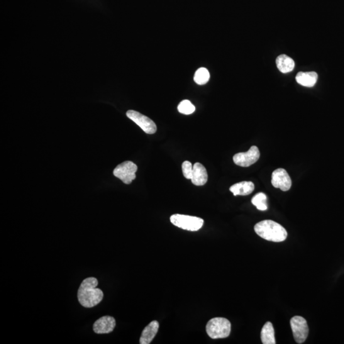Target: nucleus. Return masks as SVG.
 <instances>
[{
	"instance_id": "f257e3e1",
	"label": "nucleus",
	"mask_w": 344,
	"mask_h": 344,
	"mask_svg": "<svg viewBox=\"0 0 344 344\" xmlns=\"http://www.w3.org/2000/svg\"><path fill=\"white\" fill-rule=\"evenodd\" d=\"M99 281L95 277H88L83 280L78 290L77 297L81 306L91 308L103 300L104 292L96 288Z\"/></svg>"
},
{
	"instance_id": "f03ea898",
	"label": "nucleus",
	"mask_w": 344,
	"mask_h": 344,
	"mask_svg": "<svg viewBox=\"0 0 344 344\" xmlns=\"http://www.w3.org/2000/svg\"><path fill=\"white\" fill-rule=\"evenodd\" d=\"M255 231L265 240L281 242L286 239L287 231L280 224L272 220H265L256 224Z\"/></svg>"
},
{
	"instance_id": "7ed1b4c3",
	"label": "nucleus",
	"mask_w": 344,
	"mask_h": 344,
	"mask_svg": "<svg viewBox=\"0 0 344 344\" xmlns=\"http://www.w3.org/2000/svg\"><path fill=\"white\" fill-rule=\"evenodd\" d=\"M206 331L211 338L218 339L228 337L231 332V323L224 318L211 319L206 326Z\"/></svg>"
},
{
	"instance_id": "20e7f679",
	"label": "nucleus",
	"mask_w": 344,
	"mask_h": 344,
	"mask_svg": "<svg viewBox=\"0 0 344 344\" xmlns=\"http://www.w3.org/2000/svg\"><path fill=\"white\" fill-rule=\"evenodd\" d=\"M170 221L174 226L185 230L199 231L204 225V221L197 217L182 214H174L170 217Z\"/></svg>"
},
{
	"instance_id": "39448f33",
	"label": "nucleus",
	"mask_w": 344,
	"mask_h": 344,
	"mask_svg": "<svg viewBox=\"0 0 344 344\" xmlns=\"http://www.w3.org/2000/svg\"><path fill=\"white\" fill-rule=\"evenodd\" d=\"M138 167L135 163L127 161L117 166L114 170L115 177L121 179L124 184H130L136 179V172Z\"/></svg>"
},
{
	"instance_id": "423d86ee",
	"label": "nucleus",
	"mask_w": 344,
	"mask_h": 344,
	"mask_svg": "<svg viewBox=\"0 0 344 344\" xmlns=\"http://www.w3.org/2000/svg\"><path fill=\"white\" fill-rule=\"evenodd\" d=\"M126 116L134 123L140 126L141 130L146 133L152 135L157 131V126H156L155 122L144 115L140 114V112L130 110V111L126 112Z\"/></svg>"
},
{
	"instance_id": "0eeeda50",
	"label": "nucleus",
	"mask_w": 344,
	"mask_h": 344,
	"mask_svg": "<svg viewBox=\"0 0 344 344\" xmlns=\"http://www.w3.org/2000/svg\"><path fill=\"white\" fill-rule=\"evenodd\" d=\"M290 324L295 341L298 343H304L309 335V327L306 319L301 316H294Z\"/></svg>"
},
{
	"instance_id": "6e6552de",
	"label": "nucleus",
	"mask_w": 344,
	"mask_h": 344,
	"mask_svg": "<svg viewBox=\"0 0 344 344\" xmlns=\"http://www.w3.org/2000/svg\"><path fill=\"white\" fill-rule=\"evenodd\" d=\"M260 153L256 146H252L250 150L245 153L236 154L233 156L234 163L241 167H249L255 164L260 159Z\"/></svg>"
},
{
	"instance_id": "1a4fd4ad",
	"label": "nucleus",
	"mask_w": 344,
	"mask_h": 344,
	"mask_svg": "<svg viewBox=\"0 0 344 344\" xmlns=\"http://www.w3.org/2000/svg\"><path fill=\"white\" fill-rule=\"evenodd\" d=\"M272 184L275 188H279L282 191H287L291 187V177L286 170L283 168H278L272 173Z\"/></svg>"
},
{
	"instance_id": "9d476101",
	"label": "nucleus",
	"mask_w": 344,
	"mask_h": 344,
	"mask_svg": "<svg viewBox=\"0 0 344 344\" xmlns=\"http://www.w3.org/2000/svg\"><path fill=\"white\" fill-rule=\"evenodd\" d=\"M116 320L111 316H103L93 324V330L97 334H106L113 331L116 327Z\"/></svg>"
},
{
	"instance_id": "9b49d317",
	"label": "nucleus",
	"mask_w": 344,
	"mask_h": 344,
	"mask_svg": "<svg viewBox=\"0 0 344 344\" xmlns=\"http://www.w3.org/2000/svg\"><path fill=\"white\" fill-rule=\"evenodd\" d=\"M191 180L192 184L197 186H201L206 184L208 180V174L206 168L201 163H196L193 165Z\"/></svg>"
},
{
	"instance_id": "f8f14e48",
	"label": "nucleus",
	"mask_w": 344,
	"mask_h": 344,
	"mask_svg": "<svg viewBox=\"0 0 344 344\" xmlns=\"http://www.w3.org/2000/svg\"><path fill=\"white\" fill-rule=\"evenodd\" d=\"M159 329V323L153 321L143 329L140 338V344H149L153 341Z\"/></svg>"
},
{
	"instance_id": "ddd939ff",
	"label": "nucleus",
	"mask_w": 344,
	"mask_h": 344,
	"mask_svg": "<svg viewBox=\"0 0 344 344\" xmlns=\"http://www.w3.org/2000/svg\"><path fill=\"white\" fill-rule=\"evenodd\" d=\"M230 191L233 192L234 196H247L252 193L255 190V184L250 181H243L231 185L229 188Z\"/></svg>"
},
{
	"instance_id": "4468645a",
	"label": "nucleus",
	"mask_w": 344,
	"mask_h": 344,
	"mask_svg": "<svg viewBox=\"0 0 344 344\" xmlns=\"http://www.w3.org/2000/svg\"><path fill=\"white\" fill-rule=\"evenodd\" d=\"M318 79V75L314 72H299L296 77V80L299 84L305 87H313L316 84Z\"/></svg>"
},
{
	"instance_id": "2eb2a0df",
	"label": "nucleus",
	"mask_w": 344,
	"mask_h": 344,
	"mask_svg": "<svg viewBox=\"0 0 344 344\" xmlns=\"http://www.w3.org/2000/svg\"><path fill=\"white\" fill-rule=\"evenodd\" d=\"M278 69L283 74H287L293 70L295 63L292 58L285 55L278 56L276 59Z\"/></svg>"
},
{
	"instance_id": "dca6fc26",
	"label": "nucleus",
	"mask_w": 344,
	"mask_h": 344,
	"mask_svg": "<svg viewBox=\"0 0 344 344\" xmlns=\"http://www.w3.org/2000/svg\"><path fill=\"white\" fill-rule=\"evenodd\" d=\"M261 339L263 344H275V331L274 326L270 322H267L263 326L261 332Z\"/></svg>"
},
{
	"instance_id": "f3484780",
	"label": "nucleus",
	"mask_w": 344,
	"mask_h": 344,
	"mask_svg": "<svg viewBox=\"0 0 344 344\" xmlns=\"http://www.w3.org/2000/svg\"><path fill=\"white\" fill-rule=\"evenodd\" d=\"M210 74L206 68H200L195 72L194 80L199 85H204L209 82Z\"/></svg>"
},
{
	"instance_id": "a211bd4d",
	"label": "nucleus",
	"mask_w": 344,
	"mask_h": 344,
	"mask_svg": "<svg viewBox=\"0 0 344 344\" xmlns=\"http://www.w3.org/2000/svg\"><path fill=\"white\" fill-rule=\"evenodd\" d=\"M267 198L266 194L263 193V192H260L256 194L255 196L253 198L252 204L254 206L256 207L258 210L260 211H264L267 210Z\"/></svg>"
},
{
	"instance_id": "6ab92c4d",
	"label": "nucleus",
	"mask_w": 344,
	"mask_h": 344,
	"mask_svg": "<svg viewBox=\"0 0 344 344\" xmlns=\"http://www.w3.org/2000/svg\"><path fill=\"white\" fill-rule=\"evenodd\" d=\"M178 111L182 114L190 115L195 111V107L189 100H183L177 107Z\"/></svg>"
},
{
	"instance_id": "aec40b11",
	"label": "nucleus",
	"mask_w": 344,
	"mask_h": 344,
	"mask_svg": "<svg viewBox=\"0 0 344 344\" xmlns=\"http://www.w3.org/2000/svg\"><path fill=\"white\" fill-rule=\"evenodd\" d=\"M182 169L183 175H184L185 179H191L192 170H193V166L192 165L191 163L188 161H185L182 165Z\"/></svg>"
}]
</instances>
